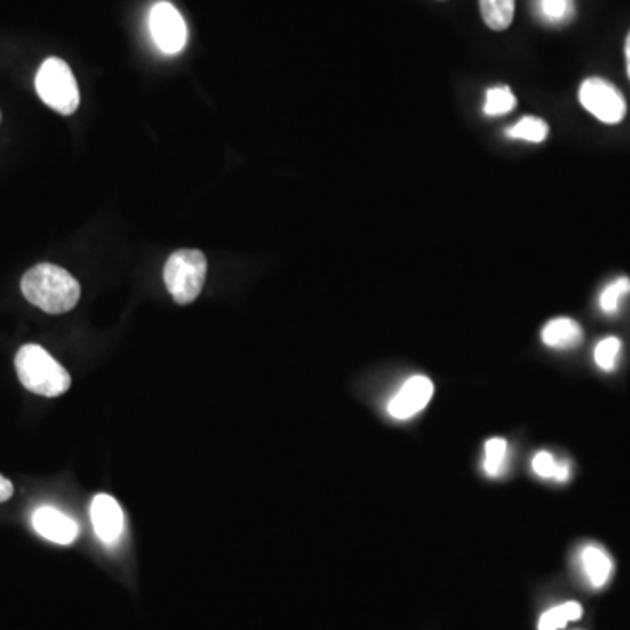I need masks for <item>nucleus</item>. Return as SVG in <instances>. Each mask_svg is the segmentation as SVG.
I'll list each match as a JSON object with an SVG mask.
<instances>
[{
	"mask_svg": "<svg viewBox=\"0 0 630 630\" xmlns=\"http://www.w3.org/2000/svg\"><path fill=\"white\" fill-rule=\"evenodd\" d=\"M22 293L32 305L45 312H71L81 298V286L62 266L40 263L22 278Z\"/></svg>",
	"mask_w": 630,
	"mask_h": 630,
	"instance_id": "f257e3e1",
	"label": "nucleus"
},
{
	"mask_svg": "<svg viewBox=\"0 0 630 630\" xmlns=\"http://www.w3.org/2000/svg\"><path fill=\"white\" fill-rule=\"evenodd\" d=\"M14 366L20 382L31 393L57 397L71 389L72 379L69 371L40 345H23L16 354Z\"/></svg>",
	"mask_w": 630,
	"mask_h": 630,
	"instance_id": "f03ea898",
	"label": "nucleus"
},
{
	"mask_svg": "<svg viewBox=\"0 0 630 630\" xmlns=\"http://www.w3.org/2000/svg\"><path fill=\"white\" fill-rule=\"evenodd\" d=\"M207 277V260L197 249H179L165 263L164 278L174 301L188 305L199 298Z\"/></svg>",
	"mask_w": 630,
	"mask_h": 630,
	"instance_id": "7ed1b4c3",
	"label": "nucleus"
},
{
	"mask_svg": "<svg viewBox=\"0 0 630 630\" xmlns=\"http://www.w3.org/2000/svg\"><path fill=\"white\" fill-rule=\"evenodd\" d=\"M36 90L40 100L60 115H74L80 107V88L72 74L71 67L60 58H48L39 67L36 75Z\"/></svg>",
	"mask_w": 630,
	"mask_h": 630,
	"instance_id": "20e7f679",
	"label": "nucleus"
},
{
	"mask_svg": "<svg viewBox=\"0 0 630 630\" xmlns=\"http://www.w3.org/2000/svg\"><path fill=\"white\" fill-rule=\"evenodd\" d=\"M580 102L592 116L606 124L620 123L626 118L627 104L617 86L601 78H589L580 86Z\"/></svg>",
	"mask_w": 630,
	"mask_h": 630,
	"instance_id": "39448f33",
	"label": "nucleus"
},
{
	"mask_svg": "<svg viewBox=\"0 0 630 630\" xmlns=\"http://www.w3.org/2000/svg\"><path fill=\"white\" fill-rule=\"evenodd\" d=\"M151 36L164 54H181L188 39V28L181 13L170 2H158L150 14Z\"/></svg>",
	"mask_w": 630,
	"mask_h": 630,
	"instance_id": "423d86ee",
	"label": "nucleus"
},
{
	"mask_svg": "<svg viewBox=\"0 0 630 630\" xmlns=\"http://www.w3.org/2000/svg\"><path fill=\"white\" fill-rule=\"evenodd\" d=\"M432 394H435V385H432L431 379L424 377V375H415L412 379L406 380L402 389L389 402V415L396 420L412 419L429 405Z\"/></svg>",
	"mask_w": 630,
	"mask_h": 630,
	"instance_id": "0eeeda50",
	"label": "nucleus"
},
{
	"mask_svg": "<svg viewBox=\"0 0 630 630\" xmlns=\"http://www.w3.org/2000/svg\"><path fill=\"white\" fill-rule=\"evenodd\" d=\"M32 522L43 538L58 545H71L80 531L71 516L63 515L60 510L51 507L39 508L32 516Z\"/></svg>",
	"mask_w": 630,
	"mask_h": 630,
	"instance_id": "6e6552de",
	"label": "nucleus"
},
{
	"mask_svg": "<svg viewBox=\"0 0 630 630\" xmlns=\"http://www.w3.org/2000/svg\"><path fill=\"white\" fill-rule=\"evenodd\" d=\"M92 521L98 538L104 543L116 542L123 531V512L118 501L107 494H100L93 499Z\"/></svg>",
	"mask_w": 630,
	"mask_h": 630,
	"instance_id": "1a4fd4ad",
	"label": "nucleus"
},
{
	"mask_svg": "<svg viewBox=\"0 0 630 630\" xmlns=\"http://www.w3.org/2000/svg\"><path fill=\"white\" fill-rule=\"evenodd\" d=\"M580 568L586 582L594 589H601L609 582L613 574V560L608 551L597 545H586L580 551Z\"/></svg>",
	"mask_w": 630,
	"mask_h": 630,
	"instance_id": "9d476101",
	"label": "nucleus"
},
{
	"mask_svg": "<svg viewBox=\"0 0 630 630\" xmlns=\"http://www.w3.org/2000/svg\"><path fill=\"white\" fill-rule=\"evenodd\" d=\"M543 344L551 348H573L583 342V330L569 318L551 319L542 331Z\"/></svg>",
	"mask_w": 630,
	"mask_h": 630,
	"instance_id": "9b49d317",
	"label": "nucleus"
},
{
	"mask_svg": "<svg viewBox=\"0 0 630 630\" xmlns=\"http://www.w3.org/2000/svg\"><path fill=\"white\" fill-rule=\"evenodd\" d=\"M482 16L492 31H507L515 14V0H480Z\"/></svg>",
	"mask_w": 630,
	"mask_h": 630,
	"instance_id": "f8f14e48",
	"label": "nucleus"
},
{
	"mask_svg": "<svg viewBox=\"0 0 630 630\" xmlns=\"http://www.w3.org/2000/svg\"><path fill=\"white\" fill-rule=\"evenodd\" d=\"M533 472L545 478V480H556L559 484H564L571 476V466L566 461H557L550 452L542 450L533 459Z\"/></svg>",
	"mask_w": 630,
	"mask_h": 630,
	"instance_id": "ddd939ff",
	"label": "nucleus"
},
{
	"mask_svg": "<svg viewBox=\"0 0 630 630\" xmlns=\"http://www.w3.org/2000/svg\"><path fill=\"white\" fill-rule=\"evenodd\" d=\"M583 608L580 604L571 603L560 604L556 608L543 613L539 618L538 630H560L568 626L569 621H576L582 618Z\"/></svg>",
	"mask_w": 630,
	"mask_h": 630,
	"instance_id": "4468645a",
	"label": "nucleus"
},
{
	"mask_svg": "<svg viewBox=\"0 0 630 630\" xmlns=\"http://www.w3.org/2000/svg\"><path fill=\"white\" fill-rule=\"evenodd\" d=\"M507 135L510 139H521V141L539 144L548 138V123L542 118L525 116L519 123L513 124L512 129L507 130Z\"/></svg>",
	"mask_w": 630,
	"mask_h": 630,
	"instance_id": "2eb2a0df",
	"label": "nucleus"
},
{
	"mask_svg": "<svg viewBox=\"0 0 630 630\" xmlns=\"http://www.w3.org/2000/svg\"><path fill=\"white\" fill-rule=\"evenodd\" d=\"M516 106V98L513 95L510 86H496L487 92L485 97L484 112L490 118H499V116L512 112L513 107Z\"/></svg>",
	"mask_w": 630,
	"mask_h": 630,
	"instance_id": "dca6fc26",
	"label": "nucleus"
},
{
	"mask_svg": "<svg viewBox=\"0 0 630 630\" xmlns=\"http://www.w3.org/2000/svg\"><path fill=\"white\" fill-rule=\"evenodd\" d=\"M630 295V278L620 277L604 287L599 305L606 316H615L620 310L621 300Z\"/></svg>",
	"mask_w": 630,
	"mask_h": 630,
	"instance_id": "f3484780",
	"label": "nucleus"
},
{
	"mask_svg": "<svg viewBox=\"0 0 630 630\" xmlns=\"http://www.w3.org/2000/svg\"><path fill=\"white\" fill-rule=\"evenodd\" d=\"M508 441L504 438H490L485 443L484 469L489 476H499L507 461Z\"/></svg>",
	"mask_w": 630,
	"mask_h": 630,
	"instance_id": "a211bd4d",
	"label": "nucleus"
},
{
	"mask_svg": "<svg viewBox=\"0 0 630 630\" xmlns=\"http://www.w3.org/2000/svg\"><path fill=\"white\" fill-rule=\"evenodd\" d=\"M621 353V342L617 336L601 340L594 350L595 365L603 371H613L617 368L618 356Z\"/></svg>",
	"mask_w": 630,
	"mask_h": 630,
	"instance_id": "6ab92c4d",
	"label": "nucleus"
},
{
	"mask_svg": "<svg viewBox=\"0 0 630 630\" xmlns=\"http://www.w3.org/2000/svg\"><path fill=\"white\" fill-rule=\"evenodd\" d=\"M542 13L548 22H566L573 13V4L571 0H542Z\"/></svg>",
	"mask_w": 630,
	"mask_h": 630,
	"instance_id": "aec40b11",
	"label": "nucleus"
},
{
	"mask_svg": "<svg viewBox=\"0 0 630 630\" xmlns=\"http://www.w3.org/2000/svg\"><path fill=\"white\" fill-rule=\"evenodd\" d=\"M14 487L5 476L0 475V502L10 501L13 498Z\"/></svg>",
	"mask_w": 630,
	"mask_h": 630,
	"instance_id": "412c9836",
	"label": "nucleus"
},
{
	"mask_svg": "<svg viewBox=\"0 0 630 630\" xmlns=\"http://www.w3.org/2000/svg\"><path fill=\"white\" fill-rule=\"evenodd\" d=\"M626 60H627V74H629L630 80V32L626 40Z\"/></svg>",
	"mask_w": 630,
	"mask_h": 630,
	"instance_id": "4be33fe9",
	"label": "nucleus"
},
{
	"mask_svg": "<svg viewBox=\"0 0 630 630\" xmlns=\"http://www.w3.org/2000/svg\"><path fill=\"white\" fill-rule=\"evenodd\" d=\"M0 118H2V116H0Z\"/></svg>",
	"mask_w": 630,
	"mask_h": 630,
	"instance_id": "5701e85b",
	"label": "nucleus"
}]
</instances>
